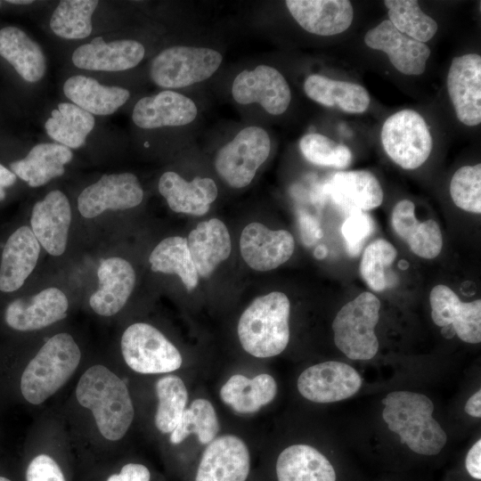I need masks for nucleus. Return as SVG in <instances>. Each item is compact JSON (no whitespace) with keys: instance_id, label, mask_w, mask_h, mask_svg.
Instances as JSON below:
<instances>
[{"instance_id":"1","label":"nucleus","mask_w":481,"mask_h":481,"mask_svg":"<svg viewBox=\"0 0 481 481\" xmlns=\"http://www.w3.org/2000/svg\"><path fill=\"white\" fill-rule=\"evenodd\" d=\"M78 403L93 412L100 433L108 440L122 438L134 419V405L126 383L107 367L96 364L80 377Z\"/></svg>"},{"instance_id":"2","label":"nucleus","mask_w":481,"mask_h":481,"mask_svg":"<svg viewBox=\"0 0 481 481\" xmlns=\"http://www.w3.org/2000/svg\"><path fill=\"white\" fill-rule=\"evenodd\" d=\"M382 418L400 443L415 453L436 455L444 447L447 435L433 418L435 405L425 395L412 391H393L382 400Z\"/></svg>"},{"instance_id":"3","label":"nucleus","mask_w":481,"mask_h":481,"mask_svg":"<svg viewBox=\"0 0 481 481\" xmlns=\"http://www.w3.org/2000/svg\"><path fill=\"white\" fill-rule=\"evenodd\" d=\"M290 303L280 291L257 297L245 309L238 322L243 349L257 358L280 355L289 341Z\"/></svg>"},{"instance_id":"4","label":"nucleus","mask_w":481,"mask_h":481,"mask_svg":"<svg viewBox=\"0 0 481 481\" xmlns=\"http://www.w3.org/2000/svg\"><path fill=\"white\" fill-rule=\"evenodd\" d=\"M80 359V349L69 334L53 336L21 375L20 391L25 400L32 404L45 402L69 379Z\"/></svg>"},{"instance_id":"5","label":"nucleus","mask_w":481,"mask_h":481,"mask_svg":"<svg viewBox=\"0 0 481 481\" xmlns=\"http://www.w3.org/2000/svg\"><path fill=\"white\" fill-rule=\"evenodd\" d=\"M380 301L364 291L343 306L332 322L336 346L349 359L367 361L379 350L375 327L379 319Z\"/></svg>"},{"instance_id":"6","label":"nucleus","mask_w":481,"mask_h":481,"mask_svg":"<svg viewBox=\"0 0 481 481\" xmlns=\"http://www.w3.org/2000/svg\"><path fill=\"white\" fill-rule=\"evenodd\" d=\"M222 61V54L211 48L175 45L154 57L150 75L160 87H186L209 78Z\"/></svg>"},{"instance_id":"7","label":"nucleus","mask_w":481,"mask_h":481,"mask_svg":"<svg viewBox=\"0 0 481 481\" xmlns=\"http://www.w3.org/2000/svg\"><path fill=\"white\" fill-rule=\"evenodd\" d=\"M270 150L267 132L259 126H247L218 151L215 159L216 173L230 186L243 188L251 183Z\"/></svg>"},{"instance_id":"8","label":"nucleus","mask_w":481,"mask_h":481,"mask_svg":"<svg viewBox=\"0 0 481 481\" xmlns=\"http://www.w3.org/2000/svg\"><path fill=\"white\" fill-rule=\"evenodd\" d=\"M381 143L388 157L404 169L420 167L433 147L425 119L412 110H403L387 118L381 129Z\"/></svg>"},{"instance_id":"9","label":"nucleus","mask_w":481,"mask_h":481,"mask_svg":"<svg viewBox=\"0 0 481 481\" xmlns=\"http://www.w3.org/2000/svg\"><path fill=\"white\" fill-rule=\"evenodd\" d=\"M126 363L143 374L178 370L183 358L178 349L155 327L144 322L130 325L121 338Z\"/></svg>"},{"instance_id":"10","label":"nucleus","mask_w":481,"mask_h":481,"mask_svg":"<svg viewBox=\"0 0 481 481\" xmlns=\"http://www.w3.org/2000/svg\"><path fill=\"white\" fill-rule=\"evenodd\" d=\"M363 385L357 371L347 363L328 361L302 371L297 382L300 395L314 403L329 404L356 394Z\"/></svg>"},{"instance_id":"11","label":"nucleus","mask_w":481,"mask_h":481,"mask_svg":"<svg viewBox=\"0 0 481 481\" xmlns=\"http://www.w3.org/2000/svg\"><path fill=\"white\" fill-rule=\"evenodd\" d=\"M232 94L238 103H258L275 116L285 112L291 101L290 88L283 75L267 65L239 73L232 82Z\"/></svg>"},{"instance_id":"12","label":"nucleus","mask_w":481,"mask_h":481,"mask_svg":"<svg viewBox=\"0 0 481 481\" xmlns=\"http://www.w3.org/2000/svg\"><path fill=\"white\" fill-rule=\"evenodd\" d=\"M143 198V188L135 175H103L81 192L77 198V208L84 217L93 218L107 209L135 208L142 202Z\"/></svg>"},{"instance_id":"13","label":"nucleus","mask_w":481,"mask_h":481,"mask_svg":"<svg viewBox=\"0 0 481 481\" xmlns=\"http://www.w3.org/2000/svg\"><path fill=\"white\" fill-rule=\"evenodd\" d=\"M250 454L245 442L233 435L216 437L199 461L195 481H247Z\"/></svg>"},{"instance_id":"14","label":"nucleus","mask_w":481,"mask_h":481,"mask_svg":"<svg viewBox=\"0 0 481 481\" xmlns=\"http://www.w3.org/2000/svg\"><path fill=\"white\" fill-rule=\"evenodd\" d=\"M447 91L458 119L467 126L481 122V56L468 53L452 59Z\"/></svg>"},{"instance_id":"15","label":"nucleus","mask_w":481,"mask_h":481,"mask_svg":"<svg viewBox=\"0 0 481 481\" xmlns=\"http://www.w3.org/2000/svg\"><path fill=\"white\" fill-rule=\"evenodd\" d=\"M295 249L292 234L271 230L260 223L244 227L240 238V255L245 263L259 272L273 270L288 261Z\"/></svg>"},{"instance_id":"16","label":"nucleus","mask_w":481,"mask_h":481,"mask_svg":"<svg viewBox=\"0 0 481 481\" xmlns=\"http://www.w3.org/2000/svg\"><path fill=\"white\" fill-rule=\"evenodd\" d=\"M431 317L439 327L452 326L459 338L469 344L481 342V300L462 302L445 285L435 286L429 295Z\"/></svg>"},{"instance_id":"17","label":"nucleus","mask_w":481,"mask_h":481,"mask_svg":"<svg viewBox=\"0 0 481 481\" xmlns=\"http://www.w3.org/2000/svg\"><path fill=\"white\" fill-rule=\"evenodd\" d=\"M323 191L347 216L373 209L383 201L379 180L366 170L338 172L328 180Z\"/></svg>"},{"instance_id":"18","label":"nucleus","mask_w":481,"mask_h":481,"mask_svg":"<svg viewBox=\"0 0 481 481\" xmlns=\"http://www.w3.org/2000/svg\"><path fill=\"white\" fill-rule=\"evenodd\" d=\"M364 42L370 48L386 53L394 67L405 75L422 74L430 55L427 45L401 33L389 20L370 29Z\"/></svg>"},{"instance_id":"19","label":"nucleus","mask_w":481,"mask_h":481,"mask_svg":"<svg viewBox=\"0 0 481 481\" xmlns=\"http://www.w3.org/2000/svg\"><path fill=\"white\" fill-rule=\"evenodd\" d=\"M68 307L65 294L57 288H48L32 297L12 301L5 309L4 319L13 330H37L65 318Z\"/></svg>"},{"instance_id":"20","label":"nucleus","mask_w":481,"mask_h":481,"mask_svg":"<svg viewBox=\"0 0 481 481\" xmlns=\"http://www.w3.org/2000/svg\"><path fill=\"white\" fill-rule=\"evenodd\" d=\"M70 222L69 202L59 190L50 192L32 209L31 230L40 246L53 256L65 251Z\"/></svg>"},{"instance_id":"21","label":"nucleus","mask_w":481,"mask_h":481,"mask_svg":"<svg viewBox=\"0 0 481 481\" xmlns=\"http://www.w3.org/2000/svg\"><path fill=\"white\" fill-rule=\"evenodd\" d=\"M144 54V46L138 41L120 39L105 43L102 37H97L74 51L72 62L82 69L122 71L137 66Z\"/></svg>"},{"instance_id":"22","label":"nucleus","mask_w":481,"mask_h":481,"mask_svg":"<svg viewBox=\"0 0 481 481\" xmlns=\"http://www.w3.org/2000/svg\"><path fill=\"white\" fill-rule=\"evenodd\" d=\"M198 109L189 97L171 90L141 98L135 105L132 118L143 129L181 126L192 123Z\"/></svg>"},{"instance_id":"23","label":"nucleus","mask_w":481,"mask_h":481,"mask_svg":"<svg viewBox=\"0 0 481 481\" xmlns=\"http://www.w3.org/2000/svg\"><path fill=\"white\" fill-rule=\"evenodd\" d=\"M285 4L301 28L319 36L342 33L354 18L353 6L347 0H287Z\"/></svg>"},{"instance_id":"24","label":"nucleus","mask_w":481,"mask_h":481,"mask_svg":"<svg viewBox=\"0 0 481 481\" xmlns=\"http://www.w3.org/2000/svg\"><path fill=\"white\" fill-rule=\"evenodd\" d=\"M97 276L99 288L90 297L89 305L100 315H114L123 308L134 289L135 270L128 261L114 257L102 260Z\"/></svg>"},{"instance_id":"25","label":"nucleus","mask_w":481,"mask_h":481,"mask_svg":"<svg viewBox=\"0 0 481 481\" xmlns=\"http://www.w3.org/2000/svg\"><path fill=\"white\" fill-rule=\"evenodd\" d=\"M159 192L173 211L192 216L208 213L218 194L216 184L211 178L196 176L186 181L172 171L160 176Z\"/></svg>"},{"instance_id":"26","label":"nucleus","mask_w":481,"mask_h":481,"mask_svg":"<svg viewBox=\"0 0 481 481\" xmlns=\"http://www.w3.org/2000/svg\"><path fill=\"white\" fill-rule=\"evenodd\" d=\"M40 244L30 227L23 225L8 238L0 265V290L19 289L33 272L40 253Z\"/></svg>"},{"instance_id":"27","label":"nucleus","mask_w":481,"mask_h":481,"mask_svg":"<svg viewBox=\"0 0 481 481\" xmlns=\"http://www.w3.org/2000/svg\"><path fill=\"white\" fill-rule=\"evenodd\" d=\"M187 243L199 276L209 277L226 260L232 249L226 225L217 218L200 222L190 232Z\"/></svg>"},{"instance_id":"28","label":"nucleus","mask_w":481,"mask_h":481,"mask_svg":"<svg viewBox=\"0 0 481 481\" xmlns=\"http://www.w3.org/2000/svg\"><path fill=\"white\" fill-rule=\"evenodd\" d=\"M391 222L395 232L418 257L432 259L440 254L443 237L438 224L433 219L419 222L415 216V206L411 200H403L396 203Z\"/></svg>"},{"instance_id":"29","label":"nucleus","mask_w":481,"mask_h":481,"mask_svg":"<svg viewBox=\"0 0 481 481\" xmlns=\"http://www.w3.org/2000/svg\"><path fill=\"white\" fill-rule=\"evenodd\" d=\"M277 481H337L331 462L314 446L297 444L283 449L275 463Z\"/></svg>"},{"instance_id":"30","label":"nucleus","mask_w":481,"mask_h":481,"mask_svg":"<svg viewBox=\"0 0 481 481\" xmlns=\"http://www.w3.org/2000/svg\"><path fill=\"white\" fill-rule=\"evenodd\" d=\"M73 157L69 148L53 143L35 145L28 155L10 164L12 173L30 187L42 186L64 174Z\"/></svg>"},{"instance_id":"31","label":"nucleus","mask_w":481,"mask_h":481,"mask_svg":"<svg viewBox=\"0 0 481 481\" xmlns=\"http://www.w3.org/2000/svg\"><path fill=\"white\" fill-rule=\"evenodd\" d=\"M63 93L73 104L98 116L114 113L130 97L126 88L103 86L96 79L83 75L69 77L63 85Z\"/></svg>"},{"instance_id":"32","label":"nucleus","mask_w":481,"mask_h":481,"mask_svg":"<svg viewBox=\"0 0 481 481\" xmlns=\"http://www.w3.org/2000/svg\"><path fill=\"white\" fill-rule=\"evenodd\" d=\"M0 55L27 82H37L45 73V57L41 47L17 27L0 29Z\"/></svg>"},{"instance_id":"33","label":"nucleus","mask_w":481,"mask_h":481,"mask_svg":"<svg viewBox=\"0 0 481 481\" xmlns=\"http://www.w3.org/2000/svg\"><path fill=\"white\" fill-rule=\"evenodd\" d=\"M277 394V384L273 377L261 373L249 379L242 374H234L220 389L222 401L239 413H252L270 404Z\"/></svg>"},{"instance_id":"34","label":"nucleus","mask_w":481,"mask_h":481,"mask_svg":"<svg viewBox=\"0 0 481 481\" xmlns=\"http://www.w3.org/2000/svg\"><path fill=\"white\" fill-rule=\"evenodd\" d=\"M306 94L326 107L337 106L348 113H363L370 104L367 90L355 83L339 81L313 74L304 83Z\"/></svg>"},{"instance_id":"35","label":"nucleus","mask_w":481,"mask_h":481,"mask_svg":"<svg viewBox=\"0 0 481 481\" xmlns=\"http://www.w3.org/2000/svg\"><path fill=\"white\" fill-rule=\"evenodd\" d=\"M153 272L176 274L188 291L199 283V274L192 262L187 239L172 236L162 240L149 257Z\"/></svg>"},{"instance_id":"36","label":"nucleus","mask_w":481,"mask_h":481,"mask_svg":"<svg viewBox=\"0 0 481 481\" xmlns=\"http://www.w3.org/2000/svg\"><path fill=\"white\" fill-rule=\"evenodd\" d=\"M94 124L95 119L89 112L73 103L61 102L52 110L45 128L46 134L60 144L77 149L84 145Z\"/></svg>"},{"instance_id":"37","label":"nucleus","mask_w":481,"mask_h":481,"mask_svg":"<svg viewBox=\"0 0 481 481\" xmlns=\"http://www.w3.org/2000/svg\"><path fill=\"white\" fill-rule=\"evenodd\" d=\"M219 429L220 425L213 404L207 399L198 398L183 412L170 434V442L178 444L188 436L194 434L200 444H208L216 437Z\"/></svg>"},{"instance_id":"38","label":"nucleus","mask_w":481,"mask_h":481,"mask_svg":"<svg viewBox=\"0 0 481 481\" xmlns=\"http://www.w3.org/2000/svg\"><path fill=\"white\" fill-rule=\"evenodd\" d=\"M98 4L96 0L61 1L50 20L52 31L64 39L87 37L93 29L92 15Z\"/></svg>"},{"instance_id":"39","label":"nucleus","mask_w":481,"mask_h":481,"mask_svg":"<svg viewBox=\"0 0 481 481\" xmlns=\"http://www.w3.org/2000/svg\"><path fill=\"white\" fill-rule=\"evenodd\" d=\"M159 404L155 425L164 433H171L186 409L188 391L183 379L176 375H166L156 382Z\"/></svg>"},{"instance_id":"40","label":"nucleus","mask_w":481,"mask_h":481,"mask_svg":"<svg viewBox=\"0 0 481 481\" xmlns=\"http://www.w3.org/2000/svg\"><path fill=\"white\" fill-rule=\"evenodd\" d=\"M389 21L401 33L420 43L430 40L437 31V23L424 13L415 0H386Z\"/></svg>"},{"instance_id":"41","label":"nucleus","mask_w":481,"mask_h":481,"mask_svg":"<svg viewBox=\"0 0 481 481\" xmlns=\"http://www.w3.org/2000/svg\"><path fill=\"white\" fill-rule=\"evenodd\" d=\"M396 256L395 248L384 239L375 240L366 247L360 263V273L372 290L380 292L392 285L386 270Z\"/></svg>"},{"instance_id":"42","label":"nucleus","mask_w":481,"mask_h":481,"mask_svg":"<svg viewBox=\"0 0 481 481\" xmlns=\"http://www.w3.org/2000/svg\"><path fill=\"white\" fill-rule=\"evenodd\" d=\"M299 149L309 162L317 166L342 169L352 160L351 151L346 145L317 133L304 135L299 141Z\"/></svg>"},{"instance_id":"43","label":"nucleus","mask_w":481,"mask_h":481,"mask_svg":"<svg viewBox=\"0 0 481 481\" xmlns=\"http://www.w3.org/2000/svg\"><path fill=\"white\" fill-rule=\"evenodd\" d=\"M450 194L454 204L467 211L481 213V165L464 166L452 177Z\"/></svg>"},{"instance_id":"44","label":"nucleus","mask_w":481,"mask_h":481,"mask_svg":"<svg viewBox=\"0 0 481 481\" xmlns=\"http://www.w3.org/2000/svg\"><path fill=\"white\" fill-rule=\"evenodd\" d=\"M373 230L374 222L367 213L358 212L347 216L341 227L347 254L351 257L358 256Z\"/></svg>"},{"instance_id":"45","label":"nucleus","mask_w":481,"mask_h":481,"mask_svg":"<svg viewBox=\"0 0 481 481\" xmlns=\"http://www.w3.org/2000/svg\"><path fill=\"white\" fill-rule=\"evenodd\" d=\"M26 481H66L57 462L46 454L36 456L29 464Z\"/></svg>"},{"instance_id":"46","label":"nucleus","mask_w":481,"mask_h":481,"mask_svg":"<svg viewBox=\"0 0 481 481\" xmlns=\"http://www.w3.org/2000/svg\"><path fill=\"white\" fill-rule=\"evenodd\" d=\"M151 473L147 467L140 463H127L118 474L110 476L107 481H150Z\"/></svg>"},{"instance_id":"47","label":"nucleus","mask_w":481,"mask_h":481,"mask_svg":"<svg viewBox=\"0 0 481 481\" xmlns=\"http://www.w3.org/2000/svg\"><path fill=\"white\" fill-rule=\"evenodd\" d=\"M298 222L302 240L306 245H312L322 236L319 223L310 215L300 212Z\"/></svg>"},{"instance_id":"48","label":"nucleus","mask_w":481,"mask_h":481,"mask_svg":"<svg viewBox=\"0 0 481 481\" xmlns=\"http://www.w3.org/2000/svg\"><path fill=\"white\" fill-rule=\"evenodd\" d=\"M465 468L470 477L481 479V440L478 439L469 450L465 459Z\"/></svg>"},{"instance_id":"49","label":"nucleus","mask_w":481,"mask_h":481,"mask_svg":"<svg viewBox=\"0 0 481 481\" xmlns=\"http://www.w3.org/2000/svg\"><path fill=\"white\" fill-rule=\"evenodd\" d=\"M464 411L474 418L481 417V390L474 393L467 401Z\"/></svg>"},{"instance_id":"50","label":"nucleus","mask_w":481,"mask_h":481,"mask_svg":"<svg viewBox=\"0 0 481 481\" xmlns=\"http://www.w3.org/2000/svg\"><path fill=\"white\" fill-rule=\"evenodd\" d=\"M16 177L11 170L0 164V201L5 198L4 188L12 185Z\"/></svg>"},{"instance_id":"51","label":"nucleus","mask_w":481,"mask_h":481,"mask_svg":"<svg viewBox=\"0 0 481 481\" xmlns=\"http://www.w3.org/2000/svg\"><path fill=\"white\" fill-rule=\"evenodd\" d=\"M327 250L324 246H319L314 250V256L317 258H323L326 256Z\"/></svg>"},{"instance_id":"52","label":"nucleus","mask_w":481,"mask_h":481,"mask_svg":"<svg viewBox=\"0 0 481 481\" xmlns=\"http://www.w3.org/2000/svg\"><path fill=\"white\" fill-rule=\"evenodd\" d=\"M6 2L13 4H29L33 3L31 0H7Z\"/></svg>"},{"instance_id":"53","label":"nucleus","mask_w":481,"mask_h":481,"mask_svg":"<svg viewBox=\"0 0 481 481\" xmlns=\"http://www.w3.org/2000/svg\"><path fill=\"white\" fill-rule=\"evenodd\" d=\"M399 266L402 269H405V268H407L408 264H407V262L405 260H401V262L399 263Z\"/></svg>"},{"instance_id":"54","label":"nucleus","mask_w":481,"mask_h":481,"mask_svg":"<svg viewBox=\"0 0 481 481\" xmlns=\"http://www.w3.org/2000/svg\"><path fill=\"white\" fill-rule=\"evenodd\" d=\"M0 481H11V480L4 477H0Z\"/></svg>"},{"instance_id":"55","label":"nucleus","mask_w":481,"mask_h":481,"mask_svg":"<svg viewBox=\"0 0 481 481\" xmlns=\"http://www.w3.org/2000/svg\"><path fill=\"white\" fill-rule=\"evenodd\" d=\"M0 4H1V2H0Z\"/></svg>"}]
</instances>
